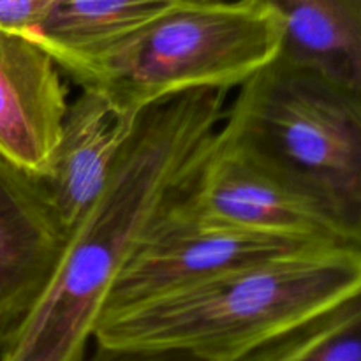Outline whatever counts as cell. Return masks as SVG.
Here are the masks:
<instances>
[{"label": "cell", "instance_id": "1", "mask_svg": "<svg viewBox=\"0 0 361 361\" xmlns=\"http://www.w3.org/2000/svg\"><path fill=\"white\" fill-rule=\"evenodd\" d=\"M224 90H200L140 115L104 190L67 231L32 309L0 361H83L116 279L187 182L226 113Z\"/></svg>", "mask_w": 361, "mask_h": 361}, {"label": "cell", "instance_id": "2", "mask_svg": "<svg viewBox=\"0 0 361 361\" xmlns=\"http://www.w3.org/2000/svg\"><path fill=\"white\" fill-rule=\"evenodd\" d=\"M361 295V249L267 261L108 314L94 342L240 361Z\"/></svg>", "mask_w": 361, "mask_h": 361}, {"label": "cell", "instance_id": "3", "mask_svg": "<svg viewBox=\"0 0 361 361\" xmlns=\"http://www.w3.org/2000/svg\"><path fill=\"white\" fill-rule=\"evenodd\" d=\"M282 30L261 0L180 4L115 48L62 71L140 115L189 92L242 87L277 59Z\"/></svg>", "mask_w": 361, "mask_h": 361}, {"label": "cell", "instance_id": "4", "mask_svg": "<svg viewBox=\"0 0 361 361\" xmlns=\"http://www.w3.org/2000/svg\"><path fill=\"white\" fill-rule=\"evenodd\" d=\"M219 134L361 229V92L275 59L238 87Z\"/></svg>", "mask_w": 361, "mask_h": 361}, {"label": "cell", "instance_id": "5", "mask_svg": "<svg viewBox=\"0 0 361 361\" xmlns=\"http://www.w3.org/2000/svg\"><path fill=\"white\" fill-rule=\"evenodd\" d=\"M171 204L212 226L361 249L360 228L233 147L219 129Z\"/></svg>", "mask_w": 361, "mask_h": 361}, {"label": "cell", "instance_id": "6", "mask_svg": "<svg viewBox=\"0 0 361 361\" xmlns=\"http://www.w3.org/2000/svg\"><path fill=\"white\" fill-rule=\"evenodd\" d=\"M171 203L155 219L123 267L104 316L228 271L334 247L293 236L212 226L180 214Z\"/></svg>", "mask_w": 361, "mask_h": 361}, {"label": "cell", "instance_id": "7", "mask_svg": "<svg viewBox=\"0 0 361 361\" xmlns=\"http://www.w3.org/2000/svg\"><path fill=\"white\" fill-rule=\"evenodd\" d=\"M67 87L32 35L0 30V157L41 178L66 118Z\"/></svg>", "mask_w": 361, "mask_h": 361}, {"label": "cell", "instance_id": "8", "mask_svg": "<svg viewBox=\"0 0 361 361\" xmlns=\"http://www.w3.org/2000/svg\"><path fill=\"white\" fill-rule=\"evenodd\" d=\"M63 242L41 182L0 157V345L44 289Z\"/></svg>", "mask_w": 361, "mask_h": 361}, {"label": "cell", "instance_id": "9", "mask_svg": "<svg viewBox=\"0 0 361 361\" xmlns=\"http://www.w3.org/2000/svg\"><path fill=\"white\" fill-rule=\"evenodd\" d=\"M140 115L87 88L69 102L51 161L37 178L66 235L104 190Z\"/></svg>", "mask_w": 361, "mask_h": 361}, {"label": "cell", "instance_id": "10", "mask_svg": "<svg viewBox=\"0 0 361 361\" xmlns=\"http://www.w3.org/2000/svg\"><path fill=\"white\" fill-rule=\"evenodd\" d=\"M282 21L277 59L361 92V0H261Z\"/></svg>", "mask_w": 361, "mask_h": 361}, {"label": "cell", "instance_id": "11", "mask_svg": "<svg viewBox=\"0 0 361 361\" xmlns=\"http://www.w3.org/2000/svg\"><path fill=\"white\" fill-rule=\"evenodd\" d=\"M180 0H55L32 37L56 66L83 62L129 39Z\"/></svg>", "mask_w": 361, "mask_h": 361}, {"label": "cell", "instance_id": "12", "mask_svg": "<svg viewBox=\"0 0 361 361\" xmlns=\"http://www.w3.org/2000/svg\"><path fill=\"white\" fill-rule=\"evenodd\" d=\"M361 312L360 298L351 300L345 305L338 307L334 312L319 317L314 323L257 349L252 355L245 356L240 361H300L312 348H316L324 337L337 330L341 324H344L349 317Z\"/></svg>", "mask_w": 361, "mask_h": 361}, {"label": "cell", "instance_id": "13", "mask_svg": "<svg viewBox=\"0 0 361 361\" xmlns=\"http://www.w3.org/2000/svg\"><path fill=\"white\" fill-rule=\"evenodd\" d=\"M300 361H361V312L331 331Z\"/></svg>", "mask_w": 361, "mask_h": 361}, {"label": "cell", "instance_id": "14", "mask_svg": "<svg viewBox=\"0 0 361 361\" xmlns=\"http://www.w3.org/2000/svg\"><path fill=\"white\" fill-rule=\"evenodd\" d=\"M53 0H0V30L32 34Z\"/></svg>", "mask_w": 361, "mask_h": 361}, {"label": "cell", "instance_id": "15", "mask_svg": "<svg viewBox=\"0 0 361 361\" xmlns=\"http://www.w3.org/2000/svg\"><path fill=\"white\" fill-rule=\"evenodd\" d=\"M83 361H204L192 355L175 351H134V349H116L95 344L94 353L85 356Z\"/></svg>", "mask_w": 361, "mask_h": 361}, {"label": "cell", "instance_id": "16", "mask_svg": "<svg viewBox=\"0 0 361 361\" xmlns=\"http://www.w3.org/2000/svg\"><path fill=\"white\" fill-rule=\"evenodd\" d=\"M183 4H204V2H219V0H180Z\"/></svg>", "mask_w": 361, "mask_h": 361}]
</instances>
